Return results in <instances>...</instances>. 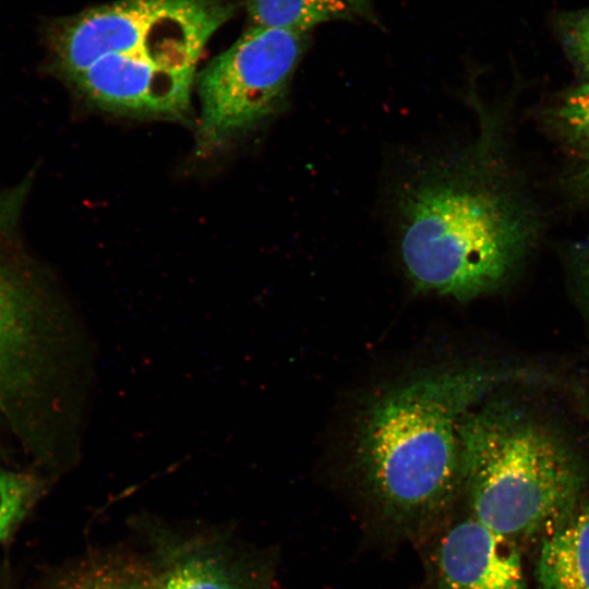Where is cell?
<instances>
[{
    "mask_svg": "<svg viewBox=\"0 0 589 589\" xmlns=\"http://www.w3.org/2000/svg\"><path fill=\"white\" fill-rule=\"evenodd\" d=\"M224 0H116L63 26V73L94 105L177 117L189 109L200 56L232 15Z\"/></svg>",
    "mask_w": 589,
    "mask_h": 589,
    "instance_id": "7a4b0ae2",
    "label": "cell"
},
{
    "mask_svg": "<svg viewBox=\"0 0 589 589\" xmlns=\"http://www.w3.org/2000/svg\"><path fill=\"white\" fill-rule=\"evenodd\" d=\"M580 286L582 297L589 310V256L584 261L580 267Z\"/></svg>",
    "mask_w": 589,
    "mask_h": 589,
    "instance_id": "4fadbf2b",
    "label": "cell"
},
{
    "mask_svg": "<svg viewBox=\"0 0 589 589\" xmlns=\"http://www.w3.org/2000/svg\"><path fill=\"white\" fill-rule=\"evenodd\" d=\"M514 371L450 366L419 374L366 408L357 434L362 484L380 519L406 536L423 532L461 488L464 418Z\"/></svg>",
    "mask_w": 589,
    "mask_h": 589,
    "instance_id": "6da1fadb",
    "label": "cell"
},
{
    "mask_svg": "<svg viewBox=\"0 0 589 589\" xmlns=\"http://www.w3.org/2000/svg\"><path fill=\"white\" fill-rule=\"evenodd\" d=\"M563 113L570 127L579 133L589 135V84L573 93Z\"/></svg>",
    "mask_w": 589,
    "mask_h": 589,
    "instance_id": "7c38bea8",
    "label": "cell"
},
{
    "mask_svg": "<svg viewBox=\"0 0 589 589\" xmlns=\"http://www.w3.org/2000/svg\"><path fill=\"white\" fill-rule=\"evenodd\" d=\"M252 25L306 33L314 26L369 12L368 0H247Z\"/></svg>",
    "mask_w": 589,
    "mask_h": 589,
    "instance_id": "ba28073f",
    "label": "cell"
},
{
    "mask_svg": "<svg viewBox=\"0 0 589 589\" xmlns=\"http://www.w3.org/2000/svg\"><path fill=\"white\" fill-rule=\"evenodd\" d=\"M431 575L434 589H526L516 542L472 516L438 539Z\"/></svg>",
    "mask_w": 589,
    "mask_h": 589,
    "instance_id": "8992f818",
    "label": "cell"
},
{
    "mask_svg": "<svg viewBox=\"0 0 589 589\" xmlns=\"http://www.w3.org/2000/svg\"><path fill=\"white\" fill-rule=\"evenodd\" d=\"M470 516L517 542L548 534L578 506L585 469L552 424L508 398L480 402L460 426Z\"/></svg>",
    "mask_w": 589,
    "mask_h": 589,
    "instance_id": "277c9868",
    "label": "cell"
},
{
    "mask_svg": "<svg viewBox=\"0 0 589 589\" xmlns=\"http://www.w3.org/2000/svg\"><path fill=\"white\" fill-rule=\"evenodd\" d=\"M468 158L424 164L397 200L399 251L411 283L459 301L493 290L508 274L520 229L505 200Z\"/></svg>",
    "mask_w": 589,
    "mask_h": 589,
    "instance_id": "3957f363",
    "label": "cell"
},
{
    "mask_svg": "<svg viewBox=\"0 0 589 589\" xmlns=\"http://www.w3.org/2000/svg\"><path fill=\"white\" fill-rule=\"evenodd\" d=\"M123 589H131V588L128 586V587H125V588H123Z\"/></svg>",
    "mask_w": 589,
    "mask_h": 589,
    "instance_id": "5bb4252c",
    "label": "cell"
},
{
    "mask_svg": "<svg viewBox=\"0 0 589 589\" xmlns=\"http://www.w3.org/2000/svg\"><path fill=\"white\" fill-rule=\"evenodd\" d=\"M536 574L537 589H589V505L544 536Z\"/></svg>",
    "mask_w": 589,
    "mask_h": 589,
    "instance_id": "52a82bcc",
    "label": "cell"
},
{
    "mask_svg": "<svg viewBox=\"0 0 589 589\" xmlns=\"http://www.w3.org/2000/svg\"><path fill=\"white\" fill-rule=\"evenodd\" d=\"M158 589H241L232 577L212 561L190 560L177 566Z\"/></svg>",
    "mask_w": 589,
    "mask_h": 589,
    "instance_id": "30bf717a",
    "label": "cell"
},
{
    "mask_svg": "<svg viewBox=\"0 0 589 589\" xmlns=\"http://www.w3.org/2000/svg\"><path fill=\"white\" fill-rule=\"evenodd\" d=\"M555 28L568 56L589 73V8L561 14Z\"/></svg>",
    "mask_w": 589,
    "mask_h": 589,
    "instance_id": "8fae6325",
    "label": "cell"
},
{
    "mask_svg": "<svg viewBox=\"0 0 589 589\" xmlns=\"http://www.w3.org/2000/svg\"><path fill=\"white\" fill-rule=\"evenodd\" d=\"M38 493L39 483L34 477L0 464V541L19 527Z\"/></svg>",
    "mask_w": 589,
    "mask_h": 589,
    "instance_id": "9c48e42d",
    "label": "cell"
},
{
    "mask_svg": "<svg viewBox=\"0 0 589 589\" xmlns=\"http://www.w3.org/2000/svg\"><path fill=\"white\" fill-rule=\"evenodd\" d=\"M306 33L252 25L197 76V146L207 152L257 127L281 106Z\"/></svg>",
    "mask_w": 589,
    "mask_h": 589,
    "instance_id": "5b68a950",
    "label": "cell"
}]
</instances>
